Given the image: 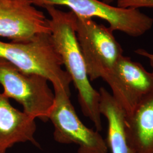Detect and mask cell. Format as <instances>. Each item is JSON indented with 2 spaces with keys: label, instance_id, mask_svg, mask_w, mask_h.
Here are the masks:
<instances>
[{
  "label": "cell",
  "instance_id": "obj_9",
  "mask_svg": "<svg viewBox=\"0 0 153 153\" xmlns=\"http://www.w3.org/2000/svg\"><path fill=\"white\" fill-rule=\"evenodd\" d=\"M35 119L13 107L9 99L0 93V153L19 143L31 142L38 146L35 138Z\"/></svg>",
  "mask_w": 153,
  "mask_h": 153
},
{
  "label": "cell",
  "instance_id": "obj_14",
  "mask_svg": "<svg viewBox=\"0 0 153 153\" xmlns=\"http://www.w3.org/2000/svg\"><path fill=\"white\" fill-rule=\"evenodd\" d=\"M102 1L105 3H106V4H110L112 2H113L114 1H115V0H102Z\"/></svg>",
  "mask_w": 153,
  "mask_h": 153
},
{
  "label": "cell",
  "instance_id": "obj_6",
  "mask_svg": "<svg viewBox=\"0 0 153 153\" xmlns=\"http://www.w3.org/2000/svg\"><path fill=\"white\" fill-rule=\"evenodd\" d=\"M55 103L49 120L54 126L53 137L62 144L74 143L77 153H107L106 141L99 131L88 128L76 114L71 100V93L61 88H54Z\"/></svg>",
  "mask_w": 153,
  "mask_h": 153
},
{
  "label": "cell",
  "instance_id": "obj_3",
  "mask_svg": "<svg viewBox=\"0 0 153 153\" xmlns=\"http://www.w3.org/2000/svg\"><path fill=\"white\" fill-rule=\"evenodd\" d=\"M113 33L109 27L93 19L76 16V38L90 81L102 78L109 88L115 81L117 62L123 56Z\"/></svg>",
  "mask_w": 153,
  "mask_h": 153
},
{
  "label": "cell",
  "instance_id": "obj_12",
  "mask_svg": "<svg viewBox=\"0 0 153 153\" xmlns=\"http://www.w3.org/2000/svg\"><path fill=\"white\" fill-rule=\"evenodd\" d=\"M117 6L137 9L142 7L153 9V0H117Z\"/></svg>",
  "mask_w": 153,
  "mask_h": 153
},
{
  "label": "cell",
  "instance_id": "obj_13",
  "mask_svg": "<svg viewBox=\"0 0 153 153\" xmlns=\"http://www.w3.org/2000/svg\"><path fill=\"white\" fill-rule=\"evenodd\" d=\"M134 52L137 55L141 56L142 57L146 58L149 61L150 65L153 69V53H150V52L147 51L146 50L142 49V48H139V49L135 50Z\"/></svg>",
  "mask_w": 153,
  "mask_h": 153
},
{
  "label": "cell",
  "instance_id": "obj_4",
  "mask_svg": "<svg viewBox=\"0 0 153 153\" xmlns=\"http://www.w3.org/2000/svg\"><path fill=\"white\" fill-rule=\"evenodd\" d=\"M48 81L44 76L24 72L8 61L0 58L2 94L21 104L24 112L44 121L49 120L55 103V93L49 88Z\"/></svg>",
  "mask_w": 153,
  "mask_h": 153
},
{
  "label": "cell",
  "instance_id": "obj_1",
  "mask_svg": "<svg viewBox=\"0 0 153 153\" xmlns=\"http://www.w3.org/2000/svg\"><path fill=\"white\" fill-rule=\"evenodd\" d=\"M48 13L51 33L71 81L78 91V102L84 116L93 122L95 129H102L99 91L91 85L76 35V16L55 6H45Z\"/></svg>",
  "mask_w": 153,
  "mask_h": 153
},
{
  "label": "cell",
  "instance_id": "obj_5",
  "mask_svg": "<svg viewBox=\"0 0 153 153\" xmlns=\"http://www.w3.org/2000/svg\"><path fill=\"white\" fill-rule=\"evenodd\" d=\"M33 5L65 6L76 15L84 18H99L109 23L113 31H119L131 37H139L153 26V19L133 8L114 6L99 0H32Z\"/></svg>",
  "mask_w": 153,
  "mask_h": 153
},
{
  "label": "cell",
  "instance_id": "obj_11",
  "mask_svg": "<svg viewBox=\"0 0 153 153\" xmlns=\"http://www.w3.org/2000/svg\"><path fill=\"white\" fill-rule=\"evenodd\" d=\"M100 112L108 123L106 142L111 153H134L128 142L126 129V115L112 94L100 88Z\"/></svg>",
  "mask_w": 153,
  "mask_h": 153
},
{
  "label": "cell",
  "instance_id": "obj_10",
  "mask_svg": "<svg viewBox=\"0 0 153 153\" xmlns=\"http://www.w3.org/2000/svg\"><path fill=\"white\" fill-rule=\"evenodd\" d=\"M126 129L134 153H153V91L126 117Z\"/></svg>",
  "mask_w": 153,
  "mask_h": 153
},
{
  "label": "cell",
  "instance_id": "obj_7",
  "mask_svg": "<svg viewBox=\"0 0 153 153\" xmlns=\"http://www.w3.org/2000/svg\"><path fill=\"white\" fill-rule=\"evenodd\" d=\"M42 33H51L48 19L32 0H0V36L25 42Z\"/></svg>",
  "mask_w": 153,
  "mask_h": 153
},
{
  "label": "cell",
  "instance_id": "obj_2",
  "mask_svg": "<svg viewBox=\"0 0 153 153\" xmlns=\"http://www.w3.org/2000/svg\"><path fill=\"white\" fill-rule=\"evenodd\" d=\"M0 58L24 72L44 76L53 88H62L71 93V77L63 69L51 33H39L25 42L0 41Z\"/></svg>",
  "mask_w": 153,
  "mask_h": 153
},
{
  "label": "cell",
  "instance_id": "obj_8",
  "mask_svg": "<svg viewBox=\"0 0 153 153\" xmlns=\"http://www.w3.org/2000/svg\"><path fill=\"white\" fill-rule=\"evenodd\" d=\"M110 88L127 117L143 99L153 92V72L123 55L116 67L115 81Z\"/></svg>",
  "mask_w": 153,
  "mask_h": 153
}]
</instances>
